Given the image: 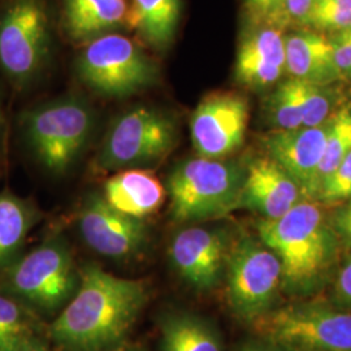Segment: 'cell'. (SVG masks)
Masks as SVG:
<instances>
[{
  "label": "cell",
  "instance_id": "d590c367",
  "mask_svg": "<svg viewBox=\"0 0 351 351\" xmlns=\"http://www.w3.org/2000/svg\"><path fill=\"white\" fill-rule=\"evenodd\" d=\"M110 351H146L145 349H142V348H139V346H134V345H121V346H119V348H116V349H113V350Z\"/></svg>",
  "mask_w": 351,
  "mask_h": 351
},
{
  "label": "cell",
  "instance_id": "e575fe53",
  "mask_svg": "<svg viewBox=\"0 0 351 351\" xmlns=\"http://www.w3.org/2000/svg\"><path fill=\"white\" fill-rule=\"evenodd\" d=\"M323 1L335 4V5L341 7V8H343V10L351 11V0H323Z\"/></svg>",
  "mask_w": 351,
  "mask_h": 351
},
{
  "label": "cell",
  "instance_id": "f546056e",
  "mask_svg": "<svg viewBox=\"0 0 351 351\" xmlns=\"http://www.w3.org/2000/svg\"><path fill=\"white\" fill-rule=\"evenodd\" d=\"M284 0H243L245 10L254 25L275 27Z\"/></svg>",
  "mask_w": 351,
  "mask_h": 351
},
{
  "label": "cell",
  "instance_id": "8fae6325",
  "mask_svg": "<svg viewBox=\"0 0 351 351\" xmlns=\"http://www.w3.org/2000/svg\"><path fill=\"white\" fill-rule=\"evenodd\" d=\"M233 239L226 228L185 226L171 239L169 262L190 288L213 290L224 280Z\"/></svg>",
  "mask_w": 351,
  "mask_h": 351
},
{
  "label": "cell",
  "instance_id": "8992f818",
  "mask_svg": "<svg viewBox=\"0 0 351 351\" xmlns=\"http://www.w3.org/2000/svg\"><path fill=\"white\" fill-rule=\"evenodd\" d=\"M80 269L65 239H46L3 274L1 285L14 300L45 313L64 308L80 285Z\"/></svg>",
  "mask_w": 351,
  "mask_h": 351
},
{
  "label": "cell",
  "instance_id": "d4e9b609",
  "mask_svg": "<svg viewBox=\"0 0 351 351\" xmlns=\"http://www.w3.org/2000/svg\"><path fill=\"white\" fill-rule=\"evenodd\" d=\"M351 152V110L343 108L332 116L326 147L319 167V194L326 178ZM319 198V197H317Z\"/></svg>",
  "mask_w": 351,
  "mask_h": 351
},
{
  "label": "cell",
  "instance_id": "d6986e66",
  "mask_svg": "<svg viewBox=\"0 0 351 351\" xmlns=\"http://www.w3.org/2000/svg\"><path fill=\"white\" fill-rule=\"evenodd\" d=\"M125 0H63L62 23L72 42L86 45L126 24Z\"/></svg>",
  "mask_w": 351,
  "mask_h": 351
},
{
  "label": "cell",
  "instance_id": "836d02e7",
  "mask_svg": "<svg viewBox=\"0 0 351 351\" xmlns=\"http://www.w3.org/2000/svg\"><path fill=\"white\" fill-rule=\"evenodd\" d=\"M234 351H291L281 346L274 343L271 341L267 339H251L246 341L242 345H239V348Z\"/></svg>",
  "mask_w": 351,
  "mask_h": 351
},
{
  "label": "cell",
  "instance_id": "3957f363",
  "mask_svg": "<svg viewBox=\"0 0 351 351\" xmlns=\"http://www.w3.org/2000/svg\"><path fill=\"white\" fill-rule=\"evenodd\" d=\"M245 168L224 159L193 158L167 177L169 217L177 226H195L239 210Z\"/></svg>",
  "mask_w": 351,
  "mask_h": 351
},
{
  "label": "cell",
  "instance_id": "603a6c76",
  "mask_svg": "<svg viewBox=\"0 0 351 351\" xmlns=\"http://www.w3.org/2000/svg\"><path fill=\"white\" fill-rule=\"evenodd\" d=\"M32 341L33 324L23 304L0 294V351H23Z\"/></svg>",
  "mask_w": 351,
  "mask_h": 351
},
{
  "label": "cell",
  "instance_id": "e0dca14e",
  "mask_svg": "<svg viewBox=\"0 0 351 351\" xmlns=\"http://www.w3.org/2000/svg\"><path fill=\"white\" fill-rule=\"evenodd\" d=\"M284 39L285 68L291 78L322 86L339 81L328 36L314 30H303Z\"/></svg>",
  "mask_w": 351,
  "mask_h": 351
},
{
  "label": "cell",
  "instance_id": "ffe728a7",
  "mask_svg": "<svg viewBox=\"0 0 351 351\" xmlns=\"http://www.w3.org/2000/svg\"><path fill=\"white\" fill-rule=\"evenodd\" d=\"M181 0H132L126 24L151 49L164 51L173 42Z\"/></svg>",
  "mask_w": 351,
  "mask_h": 351
},
{
  "label": "cell",
  "instance_id": "44dd1931",
  "mask_svg": "<svg viewBox=\"0 0 351 351\" xmlns=\"http://www.w3.org/2000/svg\"><path fill=\"white\" fill-rule=\"evenodd\" d=\"M159 328L162 351H221L213 326L197 315L184 311L163 315Z\"/></svg>",
  "mask_w": 351,
  "mask_h": 351
},
{
  "label": "cell",
  "instance_id": "7c38bea8",
  "mask_svg": "<svg viewBox=\"0 0 351 351\" xmlns=\"http://www.w3.org/2000/svg\"><path fill=\"white\" fill-rule=\"evenodd\" d=\"M250 107L234 91H216L204 97L190 117V137L198 156L226 159L245 141Z\"/></svg>",
  "mask_w": 351,
  "mask_h": 351
},
{
  "label": "cell",
  "instance_id": "4dcf8cb0",
  "mask_svg": "<svg viewBox=\"0 0 351 351\" xmlns=\"http://www.w3.org/2000/svg\"><path fill=\"white\" fill-rule=\"evenodd\" d=\"M328 219L341 247L351 250V199L339 204Z\"/></svg>",
  "mask_w": 351,
  "mask_h": 351
},
{
  "label": "cell",
  "instance_id": "5b68a950",
  "mask_svg": "<svg viewBox=\"0 0 351 351\" xmlns=\"http://www.w3.org/2000/svg\"><path fill=\"white\" fill-rule=\"evenodd\" d=\"M178 128L172 114L138 106L121 113L108 128L95 158L103 172L143 169L164 160L175 150Z\"/></svg>",
  "mask_w": 351,
  "mask_h": 351
},
{
  "label": "cell",
  "instance_id": "ac0fdd59",
  "mask_svg": "<svg viewBox=\"0 0 351 351\" xmlns=\"http://www.w3.org/2000/svg\"><path fill=\"white\" fill-rule=\"evenodd\" d=\"M103 197L117 211L145 219L162 207L167 190L150 169H125L106 181Z\"/></svg>",
  "mask_w": 351,
  "mask_h": 351
},
{
  "label": "cell",
  "instance_id": "83f0119b",
  "mask_svg": "<svg viewBox=\"0 0 351 351\" xmlns=\"http://www.w3.org/2000/svg\"><path fill=\"white\" fill-rule=\"evenodd\" d=\"M351 199V152L323 184L317 202L339 206Z\"/></svg>",
  "mask_w": 351,
  "mask_h": 351
},
{
  "label": "cell",
  "instance_id": "4316f807",
  "mask_svg": "<svg viewBox=\"0 0 351 351\" xmlns=\"http://www.w3.org/2000/svg\"><path fill=\"white\" fill-rule=\"evenodd\" d=\"M302 26L314 29V32L337 33L351 29V11L335 4L317 0L314 7L300 21Z\"/></svg>",
  "mask_w": 351,
  "mask_h": 351
},
{
  "label": "cell",
  "instance_id": "f35d334b",
  "mask_svg": "<svg viewBox=\"0 0 351 351\" xmlns=\"http://www.w3.org/2000/svg\"><path fill=\"white\" fill-rule=\"evenodd\" d=\"M349 81H351V72H350V77H349Z\"/></svg>",
  "mask_w": 351,
  "mask_h": 351
},
{
  "label": "cell",
  "instance_id": "52a82bcc",
  "mask_svg": "<svg viewBox=\"0 0 351 351\" xmlns=\"http://www.w3.org/2000/svg\"><path fill=\"white\" fill-rule=\"evenodd\" d=\"M77 75L101 97L123 99L154 86L160 69L138 43L111 33L84 45L77 59Z\"/></svg>",
  "mask_w": 351,
  "mask_h": 351
},
{
  "label": "cell",
  "instance_id": "277c9868",
  "mask_svg": "<svg viewBox=\"0 0 351 351\" xmlns=\"http://www.w3.org/2000/svg\"><path fill=\"white\" fill-rule=\"evenodd\" d=\"M26 142L52 175L66 173L82 155L93 136L95 113L78 97L46 101L23 114Z\"/></svg>",
  "mask_w": 351,
  "mask_h": 351
},
{
  "label": "cell",
  "instance_id": "9a60e30c",
  "mask_svg": "<svg viewBox=\"0 0 351 351\" xmlns=\"http://www.w3.org/2000/svg\"><path fill=\"white\" fill-rule=\"evenodd\" d=\"M301 189L269 158L251 160L245 168L239 210L258 213L261 219L275 220L304 202Z\"/></svg>",
  "mask_w": 351,
  "mask_h": 351
},
{
  "label": "cell",
  "instance_id": "74e56055",
  "mask_svg": "<svg viewBox=\"0 0 351 351\" xmlns=\"http://www.w3.org/2000/svg\"><path fill=\"white\" fill-rule=\"evenodd\" d=\"M346 108H349V110H351V101H350V103H349V106H348V107H346Z\"/></svg>",
  "mask_w": 351,
  "mask_h": 351
},
{
  "label": "cell",
  "instance_id": "30bf717a",
  "mask_svg": "<svg viewBox=\"0 0 351 351\" xmlns=\"http://www.w3.org/2000/svg\"><path fill=\"white\" fill-rule=\"evenodd\" d=\"M224 280L232 313L254 323L275 307L281 289V264L258 236L242 234L233 239Z\"/></svg>",
  "mask_w": 351,
  "mask_h": 351
},
{
  "label": "cell",
  "instance_id": "9c48e42d",
  "mask_svg": "<svg viewBox=\"0 0 351 351\" xmlns=\"http://www.w3.org/2000/svg\"><path fill=\"white\" fill-rule=\"evenodd\" d=\"M51 19L45 0H7L0 8V73L25 88L46 66Z\"/></svg>",
  "mask_w": 351,
  "mask_h": 351
},
{
  "label": "cell",
  "instance_id": "7402d4cb",
  "mask_svg": "<svg viewBox=\"0 0 351 351\" xmlns=\"http://www.w3.org/2000/svg\"><path fill=\"white\" fill-rule=\"evenodd\" d=\"M38 221L37 210L11 193L0 194V265L20 250Z\"/></svg>",
  "mask_w": 351,
  "mask_h": 351
},
{
  "label": "cell",
  "instance_id": "2e32d148",
  "mask_svg": "<svg viewBox=\"0 0 351 351\" xmlns=\"http://www.w3.org/2000/svg\"><path fill=\"white\" fill-rule=\"evenodd\" d=\"M285 68V39L280 29L255 25L239 42L234 80L254 91L271 88L280 81Z\"/></svg>",
  "mask_w": 351,
  "mask_h": 351
},
{
  "label": "cell",
  "instance_id": "f1b7e54d",
  "mask_svg": "<svg viewBox=\"0 0 351 351\" xmlns=\"http://www.w3.org/2000/svg\"><path fill=\"white\" fill-rule=\"evenodd\" d=\"M329 39L333 49V60L339 80L349 81L351 72V29L333 33L329 36Z\"/></svg>",
  "mask_w": 351,
  "mask_h": 351
},
{
  "label": "cell",
  "instance_id": "484cf974",
  "mask_svg": "<svg viewBox=\"0 0 351 351\" xmlns=\"http://www.w3.org/2000/svg\"><path fill=\"white\" fill-rule=\"evenodd\" d=\"M298 81L302 107V126L315 128L323 125L332 116L333 94L328 86Z\"/></svg>",
  "mask_w": 351,
  "mask_h": 351
},
{
  "label": "cell",
  "instance_id": "8d00e7d4",
  "mask_svg": "<svg viewBox=\"0 0 351 351\" xmlns=\"http://www.w3.org/2000/svg\"><path fill=\"white\" fill-rule=\"evenodd\" d=\"M23 351H46L39 343H38L37 341L34 339V341H32L27 346H26L25 349Z\"/></svg>",
  "mask_w": 351,
  "mask_h": 351
},
{
  "label": "cell",
  "instance_id": "5bb4252c",
  "mask_svg": "<svg viewBox=\"0 0 351 351\" xmlns=\"http://www.w3.org/2000/svg\"><path fill=\"white\" fill-rule=\"evenodd\" d=\"M332 117L323 125L274 130L263 138L267 158L274 160L301 189L304 199L317 202L319 167Z\"/></svg>",
  "mask_w": 351,
  "mask_h": 351
},
{
  "label": "cell",
  "instance_id": "1f68e13d",
  "mask_svg": "<svg viewBox=\"0 0 351 351\" xmlns=\"http://www.w3.org/2000/svg\"><path fill=\"white\" fill-rule=\"evenodd\" d=\"M317 0H284L281 11L277 17L276 25L285 26L291 23H298L314 7Z\"/></svg>",
  "mask_w": 351,
  "mask_h": 351
},
{
  "label": "cell",
  "instance_id": "d6a6232c",
  "mask_svg": "<svg viewBox=\"0 0 351 351\" xmlns=\"http://www.w3.org/2000/svg\"><path fill=\"white\" fill-rule=\"evenodd\" d=\"M333 291L339 307L351 311V255L336 275Z\"/></svg>",
  "mask_w": 351,
  "mask_h": 351
},
{
  "label": "cell",
  "instance_id": "6da1fadb",
  "mask_svg": "<svg viewBox=\"0 0 351 351\" xmlns=\"http://www.w3.org/2000/svg\"><path fill=\"white\" fill-rule=\"evenodd\" d=\"M80 285L51 326L59 351H110L124 345L149 290L143 281L114 276L98 264L80 269Z\"/></svg>",
  "mask_w": 351,
  "mask_h": 351
},
{
  "label": "cell",
  "instance_id": "cb8c5ba5",
  "mask_svg": "<svg viewBox=\"0 0 351 351\" xmlns=\"http://www.w3.org/2000/svg\"><path fill=\"white\" fill-rule=\"evenodd\" d=\"M265 116L274 130L302 128V107L298 81L289 78L281 82L265 101Z\"/></svg>",
  "mask_w": 351,
  "mask_h": 351
},
{
  "label": "cell",
  "instance_id": "ba28073f",
  "mask_svg": "<svg viewBox=\"0 0 351 351\" xmlns=\"http://www.w3.org/2000/svg\"><path fill=\"white\" fill-rule=\"evenodd\" d=\"M261 339L291 351H351V311L322 302H301L256 319Z\"/></svg>",
  "mask_w": 351,
  "mask_h": 351
},
{
  "label": "cell",
  "instance_id": "7a4b0ae2",
  "mask_svg": "<svg viewBox=\"0 0 351 351\" xmlns=\"http://www.w3.org/2000/svg\"><path fill=\"white\" fill-rule=\"evenodd\" d=\"M258 237L281 264V289L307 297L322 288L341 249L329 219L316 202L304 201L275 220L256 223Z\"/></svg>",
  "mask_w": 351,
  "mask_h": 351
},
{
  "label": "cell",
  "instance_id": "4fadbf2b",
  "mask_svg": "<svg viewBox=\"0 0 351 351\" xmlns=\"http://www.w3.org/2000/svg\"><path fill=\"white\" fill-rule=\"evenodd\" d=\"M81 237L97 254L111 259L138 255L149 243L150 232L143 219L113 208L103 194L88 193L77 213Z\"/></svg>",
  "mask_w": 351,
  "mask_h": 351
}]
</instances>
